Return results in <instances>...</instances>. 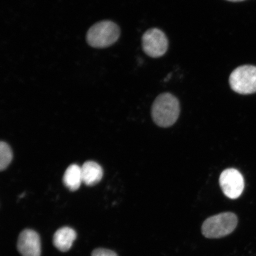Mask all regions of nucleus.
I'll return each mask as SVG.
<instances>
[{
	"mask_svg": "<svg viewBox=\"0 0 256 256\" xmlns=\"http://www.w3.org/2000/svg\"><path fill=\"white\" fill-rule=\"evenodd\" d=\"M180 104L174 95L164 92L156 98L152 108V116L156 126L168 128L172 126L180 114Z\"/></svg>",
	"mask_w": 256,
	"mask_h": 256,
	"instance_id": "f257e3e1",
	"label": "nucleus"
},
{
	"mask_svg": "<svg viewBox=\"0 0 256 256\" xmlns=\"http://www.w3.org/2000/svg\"><path fill=\"white\" fill-rule=\"evenodd\" d=\"M238 216L232 212H223L208 218L202 226V234L208 238H219L234 231Z\"/></svg>",
	"mask_w": 256,
	"mask_h": 256,
	"instance_id": "f03ea898",
	"label": "nucleus"
},
{
	"mask_svg": "<svg viewBox=\"0 0 256 256\" xmlns=\"http://www.w3.org/2000/svg\"><path fill=\"white\" fill-rule=\"evenodd\" d=\"M120 28L114 22L108 20L98 22L90 28L87 34L89 46L104 48L112 46L119 39Z\"/></svg>",
	"mask_w": 256,
	"mask_h": 256,
	"instance_id": "7ed1b4c3",
	"label": "nucleus"
},
{
	"mask_svg": "<svg viewBox=\"0 0 256 256\" xmlns=\"http://www.w3.org/2000/svg\"><path fill=\"white\" fill-rule=\"evenodd\" d=\"M229 84L234 92L241 94L256 92V66L238 67L230 76Z\"/></svg>",
	"mask_w": 256,
	"mask_h": 256,
	"instance_id": "20e7f679",
	"label": "nucleus"
},
{
	"mask_svg": "<svg viewBox=\"0 0 256 256\" xmlns=\"http://www.w3.org/2000/svg\"><path fill=\"white\" fill-rule=\"evenodd\" d=\"M142 46L147 56L156 58L164 56L167 52L168 40L162 30L158 28H150L143 34Z\"/></svg>",
	"mask_w": 256,
	"mask_h": 256,
	"instance_id": "39448f33",
	"label": "nucleus"
},
{
	"mask_svg": "<svg viewBox=\"0 0 256 256\" xmlns=\"http://www.w3.org/2000/svg\"><path fill=\"white\" fill-rule=\"evenodd\" d=\"M219 182L223 193L230 199L239 198L244 190V178L241 172L235 168L224 170L220 175Z\"/></svg>",
	"mask_w": 256,
	"mask_h": 256,
	"instance_id": "423d86ee",
	"label": "nucleus"
},
{
	"mask_svg": "<svg viewBox=\"0 0 256 256\" xmlns=\"http://www.w3.org/2000/svg\"><path fill=\"white\" fill-rule=\"evenodd\" d=\"M18 248L23 256H40L41 246L40 236L34 230H24L19 235Z\"/></svg>",
	"mask_w": 256,
	"mask_h": 256,
	"instance_id": "0eeeda50",
	"label": "nucleus"
},
{
	"mask_svg": "<svg viewBox=\"0 0 256 256\" xmlns=\"http://www.w3.org/2000/svg\"><path fill=\"white\" fill-rule=\"evenodd\" d=\"M76 238V232L72 228L64 226L58 230L54 234L53 243L60 251L66 252L71 248Z\"/></svg>",
	"mask_w": 256,
	"mask_h": 256,
	"instance_id": "6e6552de",
	"label": "nucleus"
},
{
	"mask_svg": "<svg viewBox=\"0 0 256 256\" xmlns=\"http://www.w3.org/2000/svg\"><path fill=\"white\" fill-rule=\"evenodd\" d=\"M81 168L82 182L86 185H95L103 178V169L97 162L88 161Z\"/></svg>",
	"mask_w": 256,
	"mask_h": 256,
	"instance_id": "1a4fd4ad",
	"label": "nucleus"
},
{
	"mask_svg": "<svg viewBox=\"0 0 256 256\" xmlns=\"http://www.w3.org/2000/svg\"><path fill=\"white\" fill-rule=\"evenodd\" d=\"M63 182L70 190H78L82 182V168L78 164L70 165L64 174Z\"/></svg>",
	"mask_w": 256,
	"mask_h": 256,
	"instance_id": "9d476101",
	"label": "nucleus"
},
{
	"mask_svg": "<svg viewBox=\"0 0 256 256\" xmlns=\"http://www.w3.org/2000/svg\"><path fill=\"white\" fill-rule=\"evenodd\" d=\"M12 158V150L5 142L0 143V169L4 170L8 167Z\"/></svg>",
	"mask_w": 256,
	"mask_h": 256,
	"instance_id": "9b49d317",
	"label": "nucleus"
},
{
	"mask_svg": "<svg viewBox=\"0 0 256 256\" xmlns=\"http://www.w3.org/2000/svg\"><path fill=\"white\" fill-rule=\"evenodd\" d=\"M92 256H118L116 252L104 248H97L92 252Z\"/></svg>",
	"mask_w": 256,
	"mask_h": 256,
	"instance_id": "f8f14e48",
	"label": "nucleus"
},
{
	"mask_svg": "<svg viewBox=\"0 0 256 256\" xmlns=\"http://www.w3.org/2000/svg\"><path fill=\"white\" fill-rule=\"evenodd\" d=\"M227 1L232 2H240L244 1V0H227Z\"/></svg>",
	"mask_w": 256,
	"mask_h": 256,
	"instance_id": "ddd939ff",
	"label": "nucleus"
}]
</instances>
